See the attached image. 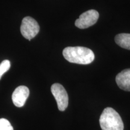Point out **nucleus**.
Wrapping results in <instances>:
<instances>
[{
    "label": "nucleus",
    "mask_w": 130,
    "mask_h": 130,
    "mask_svg": "<svg viewBox=\"0 0 130 130\" xmlns=\"http://www.w3.org/2000/svg\"><path fill=\"white\" fill-rule=\"evenodd\" d=\"M30 90L25 86H20L18 87L12 94V101L14 105L17 107H22L25 104L28 98Z\"/></svg>",
    "instance_id": "nucleus-6"
},
{
    "label": "nucleus",
    "mask_w": 130,
    "mask_h": 130,
    "mask_svg": "<svg viewBox=\"0 0 130 130\" xmlns=\"http://www.w3.org/2000/svg\"><path fill=\"white\" fill-rule=\"evenodd\" d=\"M116 82L120 89L130 92V69H126L119 73L116 77Z\"/></svg>",
    "instance_id": "nucleus-7"
},
{
    "label": "nucleus",
    "mask_w": 130,
    "mask_h": 130,
    "mask_svg": "<svg viewBox=\"0 0 130 130\" xmlns=\"http://www.w3.org/2000/svg\"><path fill=\"white\" fill-rule=\"evenodd\" d=\"M100 123L102 130H123L124 128L121 117L111 107L104 110L100 116Z\"/></svg>",
    "instance_id": "nucleus-2"
},
{
    "label": "nucleus",
    "mask_w": 130,
    "mask_h": 130,
    "mask_svg": "<svg viewBox=\"0 0 130 130\" xmlns=\"http://www.w3.org/2000/svg\"><path fill=\"white\" fill-rule=\"evenodd\" d=\"M39 25L35 19L30 16H27L22 19L21 32L25 39L31 40L39 33Z\"/></svg>",
    "instance_id": "nucleus-3"
},
{
    "label": "nucleus",
    "mask_w": 130,
    "mask_h": 130,
    "mask_svg": "<svg viewBox=\"0 0 130 130\" xmlns=\"http://www.w3.org/2000/svg\"><path fill=\"white\" fill-rule=\"evenodd\" d=\"M0 130H13L10 122L6 119H0Z\"/></svg>",
    "instance_id": "nucleus-10"
},
{
    "label": "nucleus",
    "mask_w": 130,
    "mask_h": 130,
    "mask_svg": "<svg viewBox=\"0 0 130 130\" xmlns=\"http://www.w3.org/2000/svg\"><path fill=\"white\" fill-rule=\"evenodd\" d=\"M115 42L121 48L130 50V34L121 33L115 37Z\"/></svg>",
    "instance_id": "nucleus-8"
},
{
    "label": "nucleus",
    "mask_w": 130,
    "mask_h": 130,
    "mask_svg": "<svg viewBox=\"0 0 130 130\" xmlns=\"http://www.w3.org/2000/svg\"><path fill=\"white\" fill-rule=\"evenodd\" d=\"M63 55L66 60L72 63L89 64L95 59L93 52L83 46H68L63 51Z\"/></svg>",
    "instance_id": "nucleus-1"
},
{
    "label": "nucleus",
    "mask_w": 130,
    "mask_h": 130,
    "mask_svg": "<svg viewBox=\"0 0 130 130\" xmlns=\"http://www.w3.org/2000/svg\"><path fill=\"white\" fill-rule=\"evenodd\" d=\"M99 18V13L95 10H89L79 16L76 20L75 25L80 29L87 28L93 25Z\"/></svg>",
    "instance_id": "nucleus-5"
},
{
    "label": "nucleus",
    "mask_w": 130,
    "mask_h": 130,
    "mask_svg": "<svg viewBox=\"0 0 130 130\" xmlns=\"http://www.w3.org/2000/svg\"><path fill=\"white\" fill-rule=\"evenodd\" d=\"M10 68V62L8 60H4L0 64V79L3 74H5Z\"/></svg>",
    "instance_id": "nucleus-9"
},
{
    "label": "nucleus",
    "mask_w": 130,
    "mask_h": 130,
    "mask_svg": "<svg viewBox=\"0 0 130 130\" xmlns=\"http://www.w3.org/2000/svg\"><path fill=\"white\" fill-rule=\"evenodd\" d=\"M51 90L57 103L60 111H64L68 105V95L64 87L60 84L55 83L52 85Z\"/></svg>",
    "instance_id": "nucleus-4"
}]
</instances>
